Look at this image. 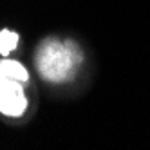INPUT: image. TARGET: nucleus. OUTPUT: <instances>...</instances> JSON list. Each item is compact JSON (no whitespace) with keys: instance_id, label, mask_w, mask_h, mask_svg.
Returning <instances> with one entry per match:
<instances>
[{"instance_id":"1","label":"nucleus","mask_w":150,"mask_h":150,"mask_svg":"<svg viewBox=\"0 0 150 150\" xmlns=\"http://www.w3.org/2000/svg\"><path fill=\"white\" fill-rule=\"evenodd\" d=\"M83 60L81 49L71 40L47 36L38 44L35 52V67L49 83H63L74 76Z\"/></svg>"},{"instance_id":"2","label":"nucleus","mask_w":150,"mask_h":150,"mask_svg":"<svg viewBox=\"0 0 150 150\" xmlns=\"http://www.w3.org/2000/svg\"><path fill=\"white\" fill-rule=\"evenodd\" d=\"M27 96L22 81H2L0 83V114L7 117H20L27 110Z\"/></svg>"},{"instance_id":"3","label":"nucleus","mask_w":150,"mask_h":150,"mask_svg":"<svg viewBox=\"0 0 150 150\" xmlns=\"http://www.w3.org/2000/svg\"><path fill=\"white\" fill-rule=\"evenodd\" d=\"M9 80L27 83L29 81V72L18 60H11V58L4 56L0 60V83L9 81Z\"/></svg>"},{"instance_id":"4","label":"nucleus","mask_w":150,"mask_h":150,"mask_svg":"<svg viewBox=\"0 0 150 150\" xmlns=\"http://www.w3.org/2000/svg\"><path fill=\"white\" fill-rule=\"evenodd\" d=\"M18 33L11 29H0V54L9 56V52H13L18 47Z\"/></svg>"}]
</instances>
